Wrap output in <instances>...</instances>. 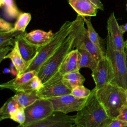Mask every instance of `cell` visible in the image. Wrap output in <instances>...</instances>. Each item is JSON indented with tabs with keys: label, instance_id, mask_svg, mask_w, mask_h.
Listing matches in <instances>:
<instances>
[{
	"label": "cell",
	"instance_id": "cell-1",
	"mask_svg": "<svg viewBox=\"0 0 127 127\" xmlns=\"http://www.w3.org/2000/svg\"><path fill=\"white\" fill-rule=\"evenodd\" d=\"M113 119L107 114L94 88L84 106L77 112L75 126V127H107Z\"/></svg>",
	"mask_w": 127,
	"mask_h": 127
},
{
	"label": "cell",
	"instance_id": "cell-2",
	"mask_svg": "<svg viewBox=\"0 0 127 127\" xmlns=\"http://www.w3.org/2000/svg\"><path fill=\"white\" fill-rule=\"evenodd\" d=\"M96 93L107 114L112 119L116 118L122 108L127 105L126 90L114 83L96 89Z\"/></svg>",
	"mask_w": 127,
	"mask_h": 127
},
{
	"label": "cell",
	"instance_id": "cell-3",
	"mask_svg": "<svg viewBox=\"0 0 127 127\" xmlns=\"http://www.w3.org/2000/svg\"><path fill=\"white\" fill-rule=\"evenodd\" d=\"M72 21H65L60 29L54 34L51 40L41 47L35 59L29 65L26 72L35 70L38 71L42 64L57 51L63 41L70 33Z\"/></svg>",
	"mask_w": 127,
	"mask_h": 127
},
{
	"label": "cell",
	"instance_id": "cell-4",
	"mask_svg": "<svg viewBox=\"0 0 127 127\" xmlns=\"http://www.w3.org/2000/svg\"><path fill=\"white\" fill-rule=\"evenodd\" d=\"M75 36L71 31L55 53L41 66L38 71V76L44 83L59 70L67 54L73 49V44Z\"/></svg>",
	"mask_w": 127,
	"mask_h": 127
},
{
	"label": "cell",
	"instance_id": "cell-5",
	"mask_svg": "<svg viewBox=\"0 0 127 127\" xmlns=\"http://www.w3.org/2000/svg\"><path fill=\"white\" fill-rule=\"evenodd\" d=\"M105 55L109 59L114 73L112 83L127 89V73L125 52L116 49L110 35L107 32Z\"/></svg>",
	"mask_w": 127,
	"mask_h": 127
},
{
	"label": "cell",
	"instance_id": "cell-6",
	"mask_svg": "<svg viewBox=\"0 0 127 127\" xmlns=\"http://www.w3.org/2000/svg\"><path fill=\"white\" fill-rule=\"evenodd\" d=\"M84 24L85 22L83 17L78 14L72 21L71 31L75 36L73 48L88 51L99 62L105 56V52L102 49L91 41L88 35L87 30L84 26Z\"/></svg>",
	"mask_w": 127,
	"mask_h": 127
},
{
	"label": "cell",
	"instance_id": "cell-7",
	"mask_svg": "<svg viewBox=\"0 0 127 127\" xmlns=\"http://www.w3.org/2000/svg\"><path fill=\"white\" fill-rule=\"evenodd\" d=\"M71 89L63 82V75L58 71L51 78L44 82L42 87L37 91L40 98L50 99L70 94Z\"/></svg>",
	"mask_w": 127,
	"mask_h": 127
},
{
	"label": "cell",
	"instance_id": "cell-8",
	"mask_svg": "<svg viewBox=\"0 0 127 127\" xmlns=\"http://www.w3.org/2000/svg\"><path fill=\"white\" fill-rule=\"evenodd\" d=\"M26 115L24 126L29 125L46 118L54 112L53 105L49 99L40 98L25 108Z\"/></svg>",
	"mask_w": 127,
	"mask_h": 127
},
{
	"label": "cell",
	"instance_id": "cell-9",
	"mask_svg": "<svg viewBox=\"0 0 127 127\" xmlns=\"http://www.w3.org/2000/svg\"><path fill=\"white\" fill-rule=\"evenodd\" d=\"M52 103L55 112H59L65 114L78 111L85 104L87 98H80L70 94L49 99Z\"/></svg>",
	"mask_w": 127,
	"mask_h": 127
},
{
	"label": "cell",
	"instance_id": "cell-10",
	"mask_svg": "<svg viewBox=\"0 0 127 127\" xmlns=\"http://www.w3.org/2000/svg\"><path fill=\"white\" fill-rule=\"evenodd\" d=\"M91 75L97 90L113 82L114 73L111 64L106 55L98 62L95 68L92 71Z\"/></svg>",
	"mask_w": 127,
	"mask_h": 127
},
{
	"label": "cell",
	"instance_id": "cell-11",
	"mask_svg": "<svg viewBox=\"0 0 127 127\" xmlns=\"http://www.w3.org/2000/svg\"><path fill=\"white\" fill-rule=\"evenodd\" d=\"M75 116L54 112L46 118L24 127H75Z\"/></svg>",
	"mask_w": 127,
	"mask_h": 127
},
{
	"label": "cell",
	"instance_id": "cell-12",
	"mask_svg": "<svg viewBox=\"0 0 127 127\" xmlns=\"http://www.w3.org/2000/svg\"><path fill=\"white\" fill-rule=\"evenodd\" d=\"M107 32L109 33L116 49L124 52L125 42L120 25H119L114 12L112 13L107 20Z\"/></svg>",
	"mask_w": 127,
	"mask_h": 127
},
{
	"label": "cell",
	"instance_id": "cell-13",
	"mask_svg": "<svg viewBox=\"0 0 127 127\" xmlns=\"http://www.w3.org/2000/svg\"><path fill=\"white\" fill-rule=\"evenodd\" d=\"M25 32L16 37L19 52L28 67L37 55L40 47L35 46L29 42L25 38Z\"/></svg>",
	"mask_w": 127,
	"mask_h": 127
},
{
	"label": "cell",
	"instance_id": "cell-14",
	"mask_svg": "<svg viewBox=\"0 0 127 127\" xmlns=\"http://www.w3.org/2000/svg\"><path fill=\"white\" fill-rule=\"evenodd\" d=\"M71 7L82 17L95 16L98 8L91 1L87 0H68Z\"/></svg>",
	"mask_w": 127,
	"mask_h": 127
},
{
	"label": "cell",
	"instance_id": "cell-15",
	"mask_svg": "<svg viewBox=\"0 0 127 127\" xmlns=\"http://www.w3.org/2000/svg\"><path fill=\"white\" fill-rule=\"evenodd\" d=\"M52 30L48 32L41 30H35L29 33L25 32L24 37L30 43L38 47H42L48 43L54 36Z\"/></svg>",
	"mask_w": 127,
	"mask_h": 127
},
{
	"label": "cell",
	"instance_id": "cell-16",
	"mask_svg": "<svg viewBox=\"0 0 127 127\" xmlns=\"http://www.w3.org/2000/svg\"><path fill=\"white\" fill-rule=\"evenodd\" d=\"M79 70L78 67V51L73 49L70 51L65 57L59 71L64 75L72 71Z\"/></svg>",
	"mask_w": 127,
	"mask_h": 127
},
{
	"label": "cell",
	"instance_id": "cell-17",
	"mask_svg": "<svg viewBox=\"0 0 127 127\" xmlns=\"http://www.w3.org/2000/svg\"><path fill=\"white\" fill-rule=\"evenodd\" d=\"M38 74V72L35 70L28 71L25 73L16 76L14 78L0 84V87L1 89H8L14 92L20 86L27 82L30 79Z\"/></svg>",
	"mask_w": 127,
	"mask_h": 127
},
{
	"label": "cell",
	"instance_id": "cell-18",
	"mask_svg": "<svg viewBox=\"0 0 127 127\" xmlns=\"http://www.w3.org/2000/svg\"><path fill=\"white\" fill-rule=\"evenodd\" d=\"M5 59L10 60L17 71V76L25 73L28 67V64L25 63L19 52L16 41L12 50L7 55Z\"/></svg>",
	"mask_w": 127,
	"mask_h": 127
},
{
	"label": "cell",
	"instance_id": "cell-19",
	"mask_svg": "<svg viewBox=\"0 0 127 127\" xmlns=\"http://www.w3.org/2000/svg\"><path fill=\"white\" fill-rule=\"evenodd\" d=\"M37 91L35 90L17 91L12 97L20 107L25 108L33 104L37 100L40 99L37 95Z\"/></svg>",
	"mask_w": 127,
	"mask_h": 127
},
{
	"label": "cell",
	"instance_id": "cell-20",
	"mask_svg": "<svg viewBox=\"0 0 127 127\" xmlns=\"http://www.w3.org/2000/svg\"><path fill=\"white\" fill-rule=\"evenodd\" d=\"M78 51V67L80 69L83 67H87L91 71L96 67L98 62L88 51L77 49Z\"/></svg>",
	"mask_w": 127,
	"mask_h": 127
},
{
	"label": "cell",
	"instance_id": "cell-21",
	"mask_svg": "<svg viewBox=\"0 0 127 127\" xmlns=\"http://www.w3.org/2000/svg\"><path fill=\"white\" fill-rule=\"evenodd\" d=\"M64 83L71 90L78 85H83L85 79L79 70H76L63 75Z\"/></svg>",
	"mask_w": 127,
	"mask_h": 127
},
{
	"label": "cell",
	"instance_id": "cell-22",
	"mask_svg": "<svg viewBox=\"0 0 127 127\" xmlns=\"http://www.w3.org/2000/svg\"><path fill=\"white\" fill-rule=\"evenodd\" d=\"M19 106L12 97L8 99L0 109V121L10 119L11 114Z\"/></svg>",
	"mask_w": 127,
	"mask_h": 127
},
{
	"label": "cell",
	"instance_id": "cell-23",
	"mask_svg": "<svg viewBox=\"0 0 127 127\" xmlns=\"http://www.w3.org/2000/svg\"><path fill=\"white\" fill-rule=\"evenodd\" d=\"M0 7H4V13L7 18L13 19L17 17L21 12L15 4L14 0H0Z\"/></svg>",
	"mask_w": 127,
	"mask_h": 127
},
{
	"label": "cell",
	"instance_id": "cell-24",
	"mask_svg": "<svg viewBox=\"0 0 127 127\" xmlns=\"http://www.w3.org/2000/svg\"><path fill=\"white\" fill-rule=\"evenodd\" d=\"M23 33L13 29L8 32H0V48L8 46L14 47L16 42V37Z\"/></svg>",
	"mask_w": 127,
	"mask_h": 127
},
{
	"label": "cell",
	"instance_id": "cell-25",
	"mask_svg": "<svg viewBox=\"0 0 127 127\" xmlns=\"http://www.w3.org/2000/svg\"><path fill=\"white\" fill-rule=\"evenodd\" d=\"M43 83L38 75L34 76L27 82L18 87L15 92L22 91H38L43 86Z\"/></svg>",
	"mask_w": 127,
	"mask_h": 127
},
{
	"label": "cell",
	"instance_id": "cell-26",
	"mask_svg": "<svg viewBox=\"0 0 127 127\" xmlns=\"http://www.w3.org/2000/svg\"><path fill=\"white\" fill-rule=\"evenodd\" d=\"M90 17H83V20L87 28V30L89 38L93 44H94L99 48L102 49L101 44V38L94 29L92 25Z\"/></svg>",
	"mask_w": 127,
	"mask_h": 127
},
{
	"label": "cell",
	"instance_id": "cell-27",
	"mask_svg": "<svg viewBox=\"0 0 127 127\" xmlns=\"http://www.w3.org/2000/svg\"><path fill=\"white\" fill-rule=\"evenodd\" d=\"M31 19V15L30 13L20 12L14 25L13 30L22 32H25V29L30 22Z\"/></svg>",
	"mask_w": 127,
	"mask_h": 127
},
{
	"label": "cell",
	"instance_id": "cell-28",
	"mask_svg": "<svg viewBox=\"0 0 127 127\" xmlns=\"http://www.w3.org/2000/svg\"><path fill=\"white\" fill-rule=\"evenodd\" d=\"M10 119L20 125H23L26 120L25 108L20 107L18 108L11 114Z\"/></svg>",
	"mask_w": 127,
	"mask_h": 127
},
{
	"label": "cell",
	"instance_id": "cell-29",
	"mask_svg": "<svg viewBox=\"0 0 127 127\" xmlns=\"http://www.w3.org/2000/svg\"><path fill=\"white\" fill-rule=\"evenodd\" d=\"M91 92V91L89 89L85 87L84 85H81L77 86L72 89L71 94L78 98H86L89 96Z\"/></svg>",
	"mask_w": 127,
	"mask_h": 127
},
{
	"label": "cell",
	"instance_id": "cell-30",
	"mask_svg": "<svg viewBox=\"0 0 127 127\" xmlns=\"http://www.w3.org/2000/svg\"><path fill=\"white\" fill-rule=\"evenodd\" d=\"M14 26L12 25L5 21L2 18H0V32H8L13 29Z\"/></svg>",
	"mask_w": 127,
	"mask_h": 127
},
{
	"label": "cell",
	"instance_id": "cell-31",
	"mask_svg": "<svg viewBox=\"0 0 127 127\" xmlns=\"http://www.w3.org/2000/svg\"><path fill=\"white\" fill-rule=\"evenodd\" d=\"M107 127H127V122L116 118L114 119Z\"/></svg>",
	"mask_w": 127,
	"mask_h": 127
},
{
	"label": "cell",
	"instance_id": "cell-32",
	"mask_svg": "<svg viewBox=\"0 0 127 127\" xmlns=\"http://www.w3.org/2000/svg\"><path fill=\"white\" fill-rule=\"evenodd\" d=\"M12 48L13 47L11 48L10 46L0 48V63L5 59V57L12 50Z\"/></svg>",
	"mask_w": 127,
	"mask_h": 127
},
{
	"label": "cell",
	"instance_id": "cell-33",
	"mask_svg": "<svg viewBox=\"0 0 127 127\" xmlns=\"http://www.w3.org/2000/svg\"><path fill=\"white\" fill-rule=\"evenodd\" d=\"M117 118L127 122V105H125L121 109Z\"/></svg>",
	"mask_w": 127,
	"mask_h": 127
},
{
	"label": "cell",
	"instance_id": "cell-34",
	"mask_svg": "<svg viewBox=\"0 0 127 127\" xmlns=\"http://www.w3.org/2000/svg\"><path fill=\"white\" fill-rule=\"evenodd\" d=\"M89 0L91 2H92L93 4H94L97 7L98 9H100L101 10H104V6L100 0Z\"/></svg>",
	"mask_w": 127,
	"mask_h": 127
},
{
	"label": "cell",
	"instance_id": "cell-35",
	"mask_svg": "<svg viewBox=\"0 0 127 127\" xmlns=\"http://www.w3.org/2000/svg\"><path fill=\"white\" fill-rule=\"evenodd\" d=\"M120 27L123 33H124L125 32H127V23L125 25H121Z\"/></svg>",
	"mask_w": 127,
	"mask_h": 127
},
{
	"label": "cell",
	"instance_id": "cell-36",
	"mask_svg": "<svg viewBox=\"0 0 127 127\" xmlns=\"http://www.w3.org/2000/svg\"><path fill=\"white\" fill-rule=\"evenodd\" d=\"M125 52L126 55V67H127V48H125Z\"/></svg>",
	"mask_w": 127,
	"mask_h": 127
},
{
	"label": "cell",
	"instance_id": "cell-37",
	"mask_svg": "<svg viewBox=\"0 0 127 127\" xmlns=\"http://www.w3.org/2000/svg\"><path fill=\"white\" fill-rule=\"evenodd\" d=\"M3 72H4V73H9V72H10V69H7V68H5L3 69Z\"/></svg>",
	"mask_w": 127,
	"mask_h": 127
},
{
	"label": "cell",
	"instance_id": "cell-38",
	"mask_svg": "<svg viewBox=\"0 0 127 127\" xmlns=\"http://www.w3.org/2000/svg\"><path fill=\"white\" fill-rule=\"evenodd\" d=\"M16 127H24V126H23V125H20V124H19V125L17 126H16Z\"/></svg>",
	"mask_w": 127,
	"mask_h": 127
},
{
	"label": "cell",
	"instance_id": "cell-39",
	"mask_svg": "<svg viewBox=\"0 0 127 127\" xmlns=\"http://www.w3.org/2000/svg\"><path fill=\"white\" fill-rule=\"evenodd\" d=\"M125 48H127V40H126V41L125 42Z\"/></svg>",
	"mask_w": 127,
	"mask_h": 127
},
{
	"label": "cell",
	"instance_id": "cell-40",
	"mask_svg": "<svg viewBox=\"0 0 127 127\" xmlns=\"http://www.w3.org/2000/svg\"><path fill=\"white\" fill-rule=\"evenodd\" d=\"M126 99H127V89L126 90Z\"/></svg>",
	"mask_w": 127,
	"mask_h": 127
},
{
	"label": "cell",
	"instance_id": "cell-41",
	"mask_svg": "<svg viewBox=\"0 0 127 127\" xmlns=\"http://www.w3.org/2000/svg\"></svg>",
	"mask_w": 127,
	"mask_h": 127
}]
</instances>
